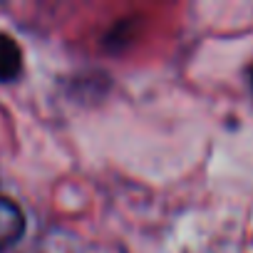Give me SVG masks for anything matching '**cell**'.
I'll list each match as a JSON object with an SVG mask.
<instances>
[{
    "label": "cell",
    "instance_id": "3957f363",
    "mask_svg": "<svg viewBox=\"0 0 253 253\" xmlns=\"http://www.w3.org/2000/svg\"><path fill=\"white\" fill-rule=\"evenodd\" d=\"M248 80H251V89H253V65H251V70H248Z\"/></svg>",
    "mask_w": 253,
    "mask_h": 253
},
{
    "label": "cell",
    "instance_id": "6da1fadb",
    "mask_svg": "<svg viewBox=\"0 0 253 253\" xmlns=\"http://www.w3.org/2000/svg\"><path fill=\"white\" fill-rule=\"evenodd\" d=\"M25 233V216H23V209L0 196V251H8L10 246H15Z\"/></svg>",
    "mask_w": 253,
    "mask_h": 253
},
{
    "label": "cell",
    "instance_id": "7a4b0ae2",
    "mask_svg": "<svg viewBox=\"0 0 253 253\" xmlns=\"http://www.w3.org/2000/svg\"><path fill=\"white\" fill-rule=\"evenodd\" d=\"M23 72V52L18 47V42L0 33V82H10Z\"/></svg>",
    "mask_w": 253,
    "mask_h": 253
}]
</instances>
